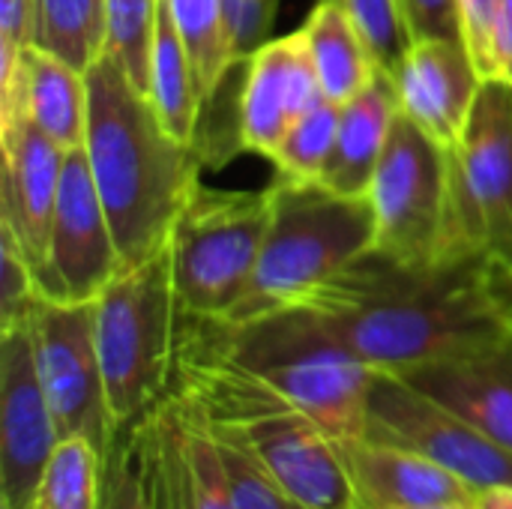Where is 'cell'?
<instances>
[{
    "mask_svg": "<svg viewBox=\"0 0 512 509\" xmlns=\"http://www.w3.org/2000/svg\"><path fill=\"white\" fill-rule=\"evenodd\" d=\"M444 255H483L512 273V87L489 78L447 150Z\"/></svg>",
    "mask_w": 512,
    "mask_h": 509,
    "instance_id": "obj_8",
    "label": "cell"
},
{
    "mask_svg": "<svg viewBox=\"0 0 512 509\" xmlns=\"http://www.w3.org/2000/svg\"><path fill=\"white\" fill-rule=\"evenodd\" d=\"M267 192V231L252 285L225 324H243L300 306L339 270L375 246L369 198L336 195L315 180L273 174Z\"/></svg>",
    "mask_w": 512,
    "mask_h": 509,
    "instance_id": "obj_4",
    "label": "cell"
},
{
    "mask_svg": "<svg viewBox=\"0 0 512 509\" xmlns=\"http://www.w3.org/2000/svg\"><path fill=\"white\" fill-rule=\"evenodd\" d=\"M177 321L168 246L135 267H123L93 300L96 348L117 432L171 393Z\"/></svg>",
    "mask_w": 512,
    "mask_h": 509,
    "instance_id": "obj_6",
    "label": "cell"
},
{
    "mask_svg": "<svg viewBox=\"0 0 512 509\" xmlns=\"http://www.w3.org/2000/svg\"><path fill=\"white\" fill-rule=\"evenodd\" d=\"M303 30L264 42L243 63L240 144L243 153L270 159L282 135L318 102H324Z\"/></svg>",
    "mask_w": 512,
    "mask_h": 509,
    "instance_id": "obj_16",
    "label": "cell"
},
{
    "mask_svg": "<svg viewBox=\"0 0 512 509\" xmlns=\"http://www.w3.org/2000/svg\"><path fill=\"white\" fill-rule=\"evenodd\" d=\"M87 87L84 156L123 267H135L168 246L180 210L201 183L204 159L162 126L150 99L108 51L90 66Z\"/></svg>",
    "mask_w": 512,
    "mask_h": 509,
    "instance_id": "obj_2",
    "label": "cell"
},
{
    "mask_svg": "<svg viewBox=\"0 0 512 509\" xmlns=\"http://www.w3.org/2000/svg\"><path fill=\"white\" fill-rule=\"evenodd\" d=\"M33 0H0V48L24 51L33 45Z\"/></svg>",
    "mask_w": 512,
    "mask_h": 509,
    "instance_id": "obj_35",
    "label": "cell"
},
{
    "mask_svg": "<svg viewBox=\"0 0 512 509\" xmlns=\"http://www.w3.org/2000/svg\"><path fill=\"white\" fill-rule=\"evenodd\" d=\"M171 390L231 432L246 450L309 509H360L339 441L306 411L255 378L216 342L210 321H177Z\"/></svg>",
    "mask_w": 512,
    "mask_h": 509,
    "instance_id": "obj_3",
    "label": "cell"
},
{
    "mask_svg": "<svg viewBox=\"0 0 512 509\" xmlns=\"http://www.w3.org/2000/svg\"><path fill=\"white\" fill-rule=\"evenodd\" d=\"M105 456L81 435L63 438L42 474L33 509H102Z\"/></svg>",
    "mask_w": 512,
    "mask_h": 509,
    "instance_id": "obj_26",
    "label": "cell"
},
{
    "mask_svg": "<svg viewBox=\"0 0 512 509\" xmlns=\"http://www.w3.org/2000/svg\"><path fill=\"white\" fill-rule=\"evenodd\" d=\"M339 114L342 105L339 102H318L315 108H309L276 144V150L270 153L273 162V174L291 177V180H315L321 177L330 153H333V141H336V129H339Z\"/></svg>",
    "mask_w": 512,
    "mask_h": 509,
    "instance_id": "obj_28",
    "label": "cell"
},
{
    "mask_svg": "<svg viewBox=\"0 0 512 509\" xmlns=\"http://www.w3.org/2000/svg\"><path fill=\"white\" fill-rule=\"evenodd\" d=\"M36 372L54 414L60 441L81 435L108 456L117 429L108 408L105 375L93 330V303L39 300L30 315Z\"/></svg>",
    "mask_w": 512,
    "mask_h": 509,
    "instance_id": "obj_11",
    "label": "cell"
},
{
    "mask_svg": "<svg viewBox=\"0 0 512 509\" xmlns=\"http://www.w3.org/2000/svg\"><path fill=\"white\" fill-rule=\"evenodd\" d=\"M360 509H408L429 504H477L480 489L432 459L369 438L339 441Z\"/></svg>",
    "mask_w": 512,
    "mask_h": 509,
    "instance_id": "obj_19",
    "label": "cell"
},
{
    "mask_svg": "<svg viewBox=\"0 0 512 509\" xmlns=\"http://www.w3.org/2000/svg\"><path fill=\"white\" fill-rule=\"evenodd\" d=\"M399 378L512 450V333L477 351L399 372Z\"/></svg>",
    "mask_w": 512,
    "mask_h": 509,
    "instance_id": "obj_18",
    "label": "cell"
},
{
    "mask_svg": "<svg viewBox=\"0 0 512 509\" xmlns=\"http://www.w3.org/2000/svg\"><path fill=\"white\" fill-rule=\"evenodd\" d=\"M162 0H105L108 12V54L126 69L132 84L147 96L150 57L156 39Z\"/></svg>",
    "mask_w": 512,
    "mask_h": 509,
    "instance_id": "obj_29",
    "label": "cell"
},
{
    "mask_svg": "<svg viewBox=\"0 0 512 509\" xmlns=\"http://www.w3.org/2000/svg\"><path fill=\"white\" fill-rule=\"evenodd\" d=\"M210 423V420H207ZM213 435H216V447L228 474V489H231V501L234 509H309L300 504L249 450L246 444H240L231 432L216 429L210 423Z\"/></svg>",
    "mask_w": 512,
    "mask_h": 509,
    "instance_id": "obj_30",
    "label": "cell"
},
{
    "mask_svg": "<svg viewBox=\"0 0 512 509\" xmlns=\"http://www.w3.org/2000/svg\"><path fill=\"white\" fill-rule=\"evenodd\" d=\"M21 63L27 120L63 150L84 147L90 114L87 72L39 45H27Z\"/></svg>",
    "mask_w": 512,
    "mask_h": 509,
    "instance_id": "obj_21",
    "label": "cell"
},
{
    "mask_svg": "<svg viewBox=\"0 0 512 509\" xmlns=\"http://www.w3.org/2000/svg\"><path fill=\"white\" fill-rule=\"evenodd\" d=\"M300 30L309 45L321 90L330 102H351L381 75V66L363 33L333 0H318Z\"/></svg>",
    "mask_w": 512,
    "mask_h": 509,
    "instance_id": "obj_22",
    "label": "cell"
},
{
    "mask_svg": "<svg viewBox=\"0 0 512 509\" xmlns=\"http://www.w3.org/2000/svg\"><path fill=\"white\" fill-rule=\"evenodd\" d=\"M480 509H512V486H504V489H486L480 492V501H477Z\"/></svg>",
    "mask_w": 512,
    "mask_h": 509,
    "instance_id": "obj_37",
    "label": "cell"
},
{
    "mask_svg": "<svg viewBox=\"0 0 512 509\" xmlns=\"http://www.w3.org/2000/svg\"><path fill=\"white\" fill-rule=\"evenodd\" d=\"M411 42L417 39H462L456 0H399Z\"/></svg>",
    "mask_w": 512,
    "mask_h": 509,
    "instance_id": "obj_34",
    "label": "cell"
},
{
    "mask_svg": "<svg viewBox=\"0 0 512 509\" xmlns=\"http://www.w3.org/2000/svg\"><path fill=\"white\" fill-rule=\"evenodd\" d=\"M159 509H234L216 435L201 408L171 390L147 414Z\"/></svg>",
    "mask_w": 512,
    "mask_h": 509,
    "instance_id": "obj_14",
    "label": "cell"
},
{
    "mask_svg": "<svg viewBox=\"0 0 512 509\" xmlns=\"http://www.w3.org/2000/svg\"><path fill=\"white\" fill-rule=\"evenodd\" d=\"M147 99H150L153 111L159 114L162 126L177 141L195 147L201 108H204V93H201V81L195 75V66L189 60V51H186L183 39L177 36L165 3H159Z\"/></svg>",
    "mask_w": 512,
    "mask_h": 509,
    "instance_id": "obj_23",
    "label": "cell"
},
{
    "mask_svg": "<svg viewBox=\"0 0 512 509\" xmlns=\"http://www.w3.org/2000/svg\"><path fill=\"white\" fill-rule=\"evenodd\" d=\"M390 78L399 111L444 150L462 141L486 84L462 39L411 42Z\"/></svg>",
    "mask_w": 512,
    "mask_h": 509,
    "instance_id": "obj_15",
    "label": "cell"
},
{
    "mask_svg": "<svg viewBox=\"0 0 512 509\" xmlns=\"http://www.w3.org/2000/svg\"><path fill=\"white\" fill-rule=\"evenodd\" d=\"M120 270L123 258L84 147L66 150L48 237V264L39 279L42 300L93 303Z\"/></svg>",
    "mask_w": 512,
    "mask_h": 509,
    "instance_id": "obj_12",
    "label": "cell"
},
{
    "mask_svg": "<svg viewBox=\"0 0 512 509\" xmlns=\"http://www.w3.org/2000/svg\"><path fill=\"white\" fill-rule=\"evenodd\" d=\"M33 45L57 54L81 72L108 48L105 0H33Z\"/></svg>",
    "mask_w": 512,
    "mask_h": 509,
    "instance_id": "obj_24",
    "label": "cell"
},
{
    "mask_svg": "<svg viewBox=\"0 0 512 509\" xmlns=\"http://www.w3.org/2000/svg\"><path fill=\"white\" fill-rule=\"evenodd\" d=\"M363 33L384 75H393L405 51L411 48V33L399 0H333Z\"/></svg>",
    "mask_w": 512,
    "mask_h": 509,
    "instance_id": "obj_31",
    "label": "cell"
},
{
    "mask_svg": "<svg viewBox=\"0 0 512 509\" xmlns=\"http://www.w3.org/2000/svg\"><path fill=\"white\" fill-rule=\"evenodd\" d=\"M363 438L420 453L480 492L512 486V450L396 372H378Z\"/></svg>",
    "mask_w": 512,
    "mask_h": 509,
    "instance_id": "obj_10",
    "label": "cell"
},
{
    "mask_svg": "<svg viewBox=\"0 0 512 509\" xmlns=\"http://www.w3.org/2000/svg\"><path fill=\"white\" fill-rule=\"evenodd\" d=\"M501 3L504 0H456L462 42L471 51L486 81L492 78V39H495Z\"/></svg>",
    "mask_w": 512,
    "mask_h": 509,
    "instance_id": "obj_33",
    "label": "cell"
},
{
    "mask_svg": "<svg viewBox=\"0 0 512 509\" xmlns=\"http://www.w3.org/2000/svg\"><path fill=\"white\" fill-rule=\"evenodd\" d=\"M408 509H480L477 504H429V507H408Z\"/></svg>",
    "mask_w": 512,
    "mask_h": 509,
    "instance_id": "obj_38",
    "label": "cell"
},
{
    "mask_svg": "<svg viewBox=\"0 0 512 509\" xmlns=\"http://www.w3.org/2000/svg\"><path fill=\"white\" fill-rule=\"evenodd\" d=\"M177 36L183 39L195 75L201 81L204 99L225 81V75L240 63L234 57L231 24L225 0H162Z\"/></svg>",
    "mask_w": 512,
    "mask_h": 509,
    "instance_id": "obj_25",
    "label": "cell"
},
{
    "mask_svg": "<svg viewBox=\"0 0 512 509\" xmlns=\"http://www.w3.org/2000/svg\"><path fill=\"white\" fill-rule=\"evenodd\" d=\"M147 414L129 426H120L105 456L102 509H159Z\"/></svg>",
    "mask_w": 512,
    "mask_h": 509,
    "instance_id": "obj_27",
    "label": "cell"
},
{
    "mask_svg": "<svg viewBox=\"0 0 512 509\" xmlns=\"http://www.w3.org/2000/svg\"><path fill=\"white\" fill-rule=\"evenodd\" d=\"M210 330L231 360L306 411L336 441L363 438L378 369L309 309L291 306L243 324L210 321Z\"/></svg>",
    "mask_w": 512,
    "mask_h": 509,
    "instance_id": "obj_5",
    "label": "cell"
},
{
    "mask_svg": "<svg viewBox=\"0 0 512 509\" xmlns=\"http://www.w3.org/2000/svg\"><path fill=\"white\" fill-rule=\"evenodd\" d=\"M378 252L399 261H435L447 225V150L402 111L369 189Z\"/></svg>",
    "mask_w": 512,
    "mask_h": 509,
    "instance_id": "obj_9",
    "label": "cell"
},
{
    "mask_svg": "<svg viewBox=\"0 0 512 509\" xmlns=\"http://www.w3.org/2000/svg\"><path fill=\"white\" fill-rule=\"evenodd\" d=\"M57 444L60 432L36 372L30 321L0 330V509H33Z\"/></svg>",
    "mask_w": 512,
    "mask_h": 509,
    "instance_id": "obj_13",
    "label": "cell"
},
{
    "mask_svg": "<svg viewBox=\"0 0 512 509\" xmlns=\"http://www.w3.org/2000/svg\"><path fill=\"white\" fill-rule=\"evenodd\" d=\"M39 282L18 240L0 225V330L27 324L39 306Z\"/></svg>",
    "mask_w": 512,
    "mask_h": 509,
    "instance_id": "obj_32",
    "label": "cell"
},
{
    "mask_svg": "<svg viewBox=\"0 0 512 509\" xmlns=\"http://www.w3.org/2000/svg\"><path fill=\"white\" fill-rule=\"evenodd\" d=\"M396 117H399L396 84L390 75L381 72L360 96L342 105L333 153L318 183L336 195L369 198Z\"/></svg>",
    "mask_w": 512,
    "mask_h": 509,
    "instance_id": "obj_20",
    "label": "cell"
},
{
    "mask_svg": "<svg viewBox=\"0 0 512 509\" xmlns=\"http://www.w3.org/2000/svg\"><path fill=\"white\" fill-rule=\"evenodd\" d=\"M0 153V225L18 240L39 282L48 264V237L66 150L27 120L15 135L0 141Z\"/></svg>",
    "mask_w": 512,
    "mask_h": 509,
    "instance_id": "obj_17",
    "label": "cell"
},
{
    "mask_svg": "<svg viewBox=\"0 0 512 509\" xmlns=\"http://www.w3.org/2000/svg\"><path fill=\"white\" fill-rule=\"evenodd\" d=\"M378 372H408L512 333V273L483 255L363 252L303 303Z\"/></svg>",
    "mask_w": 512,
    "mask_h": 509,
    "instance_id": "obj_1",
    "label": "cell"
},
{
    "mask_svg": "<svg viewBox=\"0 0 512 509\" xmlns=\"http://www.w3.org/2000/svg\"><path fill=\"white\" fill-rule=\"evenodd\" d=\"M492 78L512 87V0L501 3L495 39H492Z\"/></svg>",
    "mask_w": 512,
    "mask_h": 509,
    "instance_id": "obj_36",
    "label": "cell"
},
{
    "mask_svg": "<svg viewBox=\"0 0 512 509\" xmlns=\"http://www.w3.org/2000/svg\"><path fill=\"white\" fill-rule=\"evenodd\" d=\"M264 231V189L234 192L198 183L168 237L171 282L180 315L228 321L252 285Z\"/></svg>",
    "mask_w": 512,
    "mask_h": 509,
    "instance_id": "obj_7",
    "label": "cell"
}]
</instances>
